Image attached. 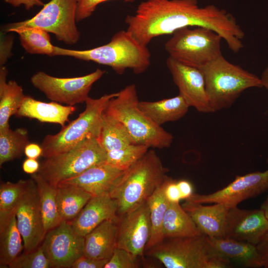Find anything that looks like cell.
Segmentation results:
<instances>
[{
    "mask_svg": "<svg viewBox=\"0 0 268 268\" xmlns=\"http://www.w3.org/2000/svg\"><path fill=\"white\" fill-rule=\"evenodd\" d=\"M212 112L230 107L245 90L263 87L260 77L222 55L199 68Z\"/></svg>",
    "mask_w": 268,
    "mask_h": 268,
    "instance_id": "6",
    "label": "cell"
},
{
    "mask_svg": "<svg viewBox=\"0 0 268 268\" xmlns=\"http://www.w3.org/2000/svg\"><path fill=\"white\" fill-rule=\"evenodd\" d=\"M165 44L169 57L188 66L200 68L222 55L221 36L203 27L175 31Z\"/></svg>",
    "mask_w": 268,
    "mask_h": 268,
    "instance_id": "9",
    "label": "cell"
},
{
    "mask_svg": "<svg viewBox=\"0 0 268 268\" xmlns=\"http://www.w3.org/2000/svg\"><path fill=\"white\" fill-rule=\"evenodd\" d=\"M117 95L118 92L98 98L88 97L84 110L76 119L62 127L58 133L44 137L41 145L42 156L48 158L67 151L87 138L99 139L105 108L110 100Z\"/></svg>",
    "mask_w": 268,
    "mask_h": 268,
    "instance_id": "7",
    "label": "cell"
},
{
    "mask_svg": "<svg viewBox=\"0 0 268 268\" xmlns=\"http://www.w3.org/2000/svg\"><path fill=\"white\" fill-rule=\"evenodd\" d=\"M163 184L146 201L150 211L151 235L145 251L158 244L164 239L163 224L169 202L164 196Z\"/></svg>",
    "mask_w": 268,
    "mask_h": 268,
    "instance_id": "32",
    "label": "cell"
},
{
    "mask_svg": "<svg viewBox=\"0 0 268 268\" xmlns=\"http://www.w3.org/2000/svg\"><path fill=\"white\" fill-rule=\"evenodd\" d=\"M30 143L28 131L24 128L12 130L10 127L0 130V166L20 158Z\"/></svg>",
    "mask_w": 268,
    "mask_h": 268,
    "instance_id": "31",
    "label": "cell"
},
{
    "mask_svg": "<svg viewBox=\"0 0 268 268\" xmlns=\"http://www.w3.org/2000/svg\"><path fill=\"white\" fill-rule=\"evenodd\" d=\"M40 167V164L36 159L27 158L25 159L22 164L23 171L29 174H35L39 171Z\"/></svg>",
    "mask_w": 268,
    "mask_h": 268,
    "instance_id": "45",
    "label": "cell"
},
{
    "mask_svg": "<svg viewBox=\"0 0 268 268\" xmlns=\"http://www.w3.org/2000/svg\"><path fill=\"white\" fill-rule=\"evenodd\" d=\"M168 171L153 150H148L139 160L124 171L109 193L117 201L118 216L146 202L162 185Z\"/></svg>",
    "mask_w": 268,
    "mask_h": 268,
    "instance_id": "2",
    "label": "cell"
},
{
    "mask_svg": "<svg viewBox=\"0 0 268 268\" xmlns=\"http://www.w3.org/2000/svg\"><path fill=\"white\" fill-rule=\"evenodd\" d=\"M105 71L97 68L82 76L61 78L51 76L42 71L33 75L30 81L50 100L69 106L85 102L92 85Z\"/></svg>",
    "mask_w": 268,
    "mask_h": 268,
    "instance_id": "11",
    "label": "cell"
},
{
    "mask_svg": "<svg viewBox=\"0 0 268 268\" xmlns=\"http://www.w3.org/2000/svg\"><path fill=\"white\" fill-rule=\"evenodd\" d=\"M123 171L105 161L95 165L78 176L65 180L59 184L78 187L93 197L102 196L109 194Z\"/></svg>",
    "mask_w": 268,
    "mask_h": 268,
    "instance_id": "20",
    "label": "cell"
},
{
    "mask_svg": "<svg viewBox=\"0 0 268 268\" xmlns=\"http://www.w3.org/2000/svg\"><path fill=\"white\" fill-rule=\"evenodd\" d=\"M260 79L263 87L268 90V64L262 72Z\"/></svg>",
    "mask_w": 268,
    "mask_h": 268,
    "instance_id": "47",
    "label": "cell"
},
{
    "mask_svg": "<svg viewBox=\"0 0 268 268\" xmlns=\"http://www.w3.org/2000/svg\"><path fill=\"white\" fill-rule=\"evenodd\" d=\"M118 217L116 247L126 250L135 258L143 257L151 235L147 201Z\"/></svg>",
    "mask_w": 268,
    "mask_h": 268,
    "instance_id": "14",
    "label": "cell"
},
{
    "mask_svg": "<svg viewBox=\"0 0 268 268\" xmlns=\"http://www.w3.org/2000/svg\"><path fill=\"white\" fill-rule=\"evenodd\" d=\"M23 249V241L17 227L15 212L0 224V268H8Z\"/></svg>",
    "mask_w": 268,
    "mask_h": 268,
    "instance_id": "28",
    "label": "cell"
},
{
    "mask_svg": "<svg viewBox=\"0 0 268 268\" xmlns=\"http://www.w3.org/2000/svg\"><path fill=\"white\" fill-rule=\"evenodd\" d=\"M125 23L127 30L145 46L156 37L197 26L218 33L234 53L243 47L245 33L234 17L214 5L200 7L197 0H146L139 4L134 15L126 17Z\"/></svg>",
    "mask_w": 268,
    "mask_h": 268,
    "instance_id": "1",
    "label": "cell"
},
{
    "mask_svg": "<svg viewBox=\"0 0 268 268\" xmlns=\"http://www.w3.org/2000/svg\"><path fill=\"white\" fill-rule=\"evenodd\" d=\"M8 70L0 68V130L10 127L9 120L15 115L25 97L23 90L14 80L6 81Z\"/></svg>",
    "mask_w": 268,
    "mask_h": 268,
    "instance_id": "25",
    "label": "cell"
},
{
    "mask_svg": "<svg viewBox=\"0 0 268 268\" xmlns=\"http://www.w3.org/2000/svg\"><path fill=\"white\" fill-rule=\"evenodd\" d=\"M201 232L209 237L223 238L230 207L220 203L211 205L185 201L182 205Z\"/></svg>",
    "mask_w": 268,
    "mask_h": 268,
    "instance_id": "19",
    "label": "cell"
},
{
    "mask_svg": "<svg viewBox=\"0 0 268 268\" xmlns=\"http://www.w3.org/2000/svg\"><path fill=\"white\" fill-rule=\"evenodd\" d=\"M263 267L268 268V232L256 245Z\"/></svg>",
    "mask_w": 268,
    "mask_h": 268,
    "instance_id": "42",
    "label": "cell"
},
{
    "mask_svg": "<svg viewBox=\"0 0 268 268\" xmlns=\"http://www.w3.org/2000/svg\"><path fill=\"white\" fill-rule=\"evenodd\" d=\"M41 146L35 143H29L25 147L24 154L27 158L37 159L42 154Z\"/></svg>",
    "mask_w": 268,
    "mask_h": 268,
    "instance_id": "46",
    "label": "cell"
},
{
    "mask_svg": "<svg viewBox=\"0 0 268 268\" xmlns=\"http://www.w3.org/2000/svg\"><path fill=\"white\" fill-rule=\"evenodd\" d=\"M13 38L12 35H8L5 37H1L0 39V66L6 62L7 59L11 56V48L13 44Z\"/></svg>",
    "mask_w": 268,
    "mask_h": 268,
    "instance_id": "41",
    "label": "cell"
},
{
    "mask_svg": "<svg viewBox=\"0 0 268 268\" xmlns=\"http://www.w3.org/2000/svg\"><path fill=\"white\" fill-rule=\"evenodd\" d=\"M118 219L104 221L84 236V256L99 260L110 258L116 248Z\"/></svg>",
    "mask_w": 268,
    "mask_h": 268,
    "instance_id": "22",
    "label": "cell"
},
{
    "mask_svg": "<svg viewBox=\"0 0 268 268\" xmlns=\"http://www.w3.org/2000/svg\"><path fill=\"white\" fill-rule=\"evenodd\" d=\"M31 178L36 184L40 210L47 233L63 220L58 208L57 187L50 184L37 173L31 175Z\"/></svg>",
    "mask_w": 268,
    "mask_h": 268,
    "instance_id": "27",
    "label": "cell"
},
{
    "mask_svg": "<svg viewBox=\"0 0 268 268\" xmlns=\"http://www.w3.org/2000/svg\"><path fill=\"white\" fill-rule=\"evenodd\" d=\"M76 20L80 21L90 17L98 4L110 0H76ZM125 2H133L136 0H123Z\"/></svg>",
    "mask_w": 268,
    "mask_h": 268,
    "instance_id": "38",
    "label": "cell"
},
{
    "mask_svg": "<svg viewBox=\"0 0 268 268\" xmlns=\"http://www.w3.org/2000/svg\"><path fill=\"white\" fill-rule=\"evenodd\" d=\"M140 110L155 124L161 126L183 117L189 105L180 95L156 101H139Z\"/></svg>",
    "mask_w": 268,
    "mask_h": 268,
    "instance_id": "24",
    "label": "cell"
},
{
    "mask_svg": "<svg viewBox=\"0 0 268 268\" xmlns=\"http://www.w3.org/2000/svg\"><path fill=\"white\" fill-rule=\"evenodd\" d=\"M177 184L181 194L182 200L186 201L194 194L193 185L189 181L181 179L177 181Z\"/></svg>",
    "mask_w": 268,
    "mask_h": 268,
    "instance_id": "43",
    "label": "cell"
},
{
    "mask_svg": "<svg viewBox=\"0 0 268 268\" xmlns=\"http://www.w3.org/2000/svg\"><path fill=\"white\" fill-rule=\"evenodd\" d=\"M84 237L77 233L70 222L62 220L47 232L41 246L53 268H71L84 255Z\"/></svg>",
    "mask_w": 268,
    "mask_h": 268,
    "instance_id": "12",
    "label": "cell"
},
{
    "mask_svg": "<svg viewBox=\"0 0 268 268\" xmlns=\"http://www.w3.org/2000/svg\"><path fill=\"white\" fill-rule=\"evenodd\" d=\"M76 0H51L32 18L11 23L3 27L4 32L21 28H37L55 35L65 44L73 45L80 38L76 25Z\"/></svg>",
    "mask_w": 268,
    "mask_h": 268,
    "instance_id": "10",
    "label": "cell"
},
{
    "mask_svg": "<svg viewBox=\"0 0 268 268\" xmlns=\"http://www.w3.org/2000/svg\"><path fill=\"white\" fill-rule=\"evenodd\" d=\"M75 110L74 106H64L53 101L47 103L25 95L15 116L36 119L42 123L59 124L63 127Z\"/></svg>",
    "mask_w": 268,
    "mask_h": 268,
    "instance_id": "21",
    "label": "cell"
},
{
    "mask_svg": "<svg viewBox=\"0 0 268 268\" xmlns=\"http://www.w3.org/2000/svg\"><path fill=\"white\" fill-rule=\"evenodd\" d=\"M117 218V201L107 194L92 197L70 222L75 232L84 237L104 221Z\"/></svg>",
    "mask_w": 268,
    "mask_h": 268,
    "instance_id": "18",
    "label": "cell"
},
{
    "mask_svg": "<svg viewBox=\"0 0 268 268\" xmlns=\"http://www.w3.org/2000/svg\"><path fill=\"white\" fill-rule=\"evenodd\" d=\"M28 180L17 182H1L0 185V224L5 221L13 213L24 194Z\"/></svg>",
    "mask_w": 268,
    "mask_h": 268,
    "instance_id": "34",
    "label": "cell"
},
{
    "mask_svg": "<svg viewBox=\"0 0 268 268\" xmlns=\"http://www.w3.org/2000/svg\"><path fill=\"white\" fill-rule=\"evenodd\" d=\"M138 258L123 249L116 248L104 268H136Z\"/></svg>",
    "mask_w": 268,
    "mask_h": 268,
    "instance_id": "37",
    "label": "cell"
},
{
    "mask_svg": "<svg viewBox=\"0 0 268 268\" xmlns=\"http://www.w3.org/2000/svg\"><path fill=\"white\" fill-rule=\"evenodd\" d=\"M261 209L264 211L265 216L268 220V196L263 203Z\"/></svg>",
    "mask_w": 268,
    "mask_h": 268,
    "instance_id": "48",
    "label": "cell"
},
{
    "mask_svg": "<svg viewBox=\"0 0 268 268\" xmlns=\"http://www.w3.org/2000/svg\"><path fill=\"white\" fill-rule=\"evenodd\" d=\"M54 56H68L109 66L119 74L127 69L136 74L142 73L151 63L147 46L140 44L127 30L115 33L107 44L93 49L76 50L55 46Z\"/></svg>",
    "mask_w": 268,
    "mask_h": 268,
    "instance_id": "3",
    "label": "cell"
},
{
    "mask_svg": "<svg viewBox=\"0 0 268 268\" xmlns=\"http://www.w3.org/2000/svg\"><path fill=\"white\" fill-rule=\"evenodd\" d=\"M135 85L126 86L109 101L104 113L120 121L134 142L159 149L170 146L173 136L152 121L139 108Z\"/></svg>",
    "mask_w": 268,
    "mask_h": 268,
    "instance_id": "4",
    "label": "cell"
},
{
    "mask_svg": "<svg viewBox=\"0 0 268 268\" xmlns=\"http://www.w3.org/2000/svg\"><path fill=\"white\" fill-rule=\"evenodd\" d=\"M106 157V151L99 139L91 137L67 151L45 158L37 173L57 187L61 182L105 162Z\"/></svg>",
    "mask_w": 268,
    "mask_h": 268,
    "instance_id": "8",
    "label": "cell"
},
{
    "mask_svg": "<svg viewBox=\"0 0 268 268\" xmlns=\"http://www.w3.org/2000/svg\"><path fill=\"white\" fill-rule=\"evenodd\" d=\"M149 147L133 143L122 148L106 152L105 162L125 171L139 160L148 150Z\"/></svg>",
    "mask_w": 268,
    "mask_h": 268,
    "instance_id": "35",
    "label": "cell"
},
{
    "mask_svg": "<svg viewBox=\"0 0 268 268\" xmlns=\"http://www.w3.org/2000/svg\"><path fill=\"white\" fill-rule=\"evenodd\" d=\"M5 2L13 6L18 7L23 5L27 10H29L35 6H43L42 0H4Z\"/></svg>",
    "mask_w": 268,
    "mask_h": 268,
    "instance_id": "44",
    "label": "cell"
},
{
    "mask_svg": "<svg viewBox=\"0 0 268 268\" xmlns=\"http://www.w3.org/2000/svg\"><path fill=\"white\" fill-rule=\"evenodd\" d=\"M268 190V169L237 176L223 189L209 194H193L186 200L193 202L220 203L229 207L255 197Z\"/></svg>",
    "mask_w": 268,
    "mask_h": 268,
    "instance_id": "13",
    "label": "cell"
},
{
    "mask_svg": "<svg viewBox=\"0 0 268 268\" xmlns=\"http://www.w3.org/2000/svg\"><path fill=\"white\" fill-rule=\"evenodd\" d=\"M206 239L217 253L229 261H234L246 267H263L256 245L225 237L206 236Z\"/></svg>",
    "mask_w": 268,
    "mask_h": 268,
    "instance_id": "23",
    "label": "cell"
},
{
    "mask_svg": "<svg viewBox=\"0 0 268 268\" xmlns=\"http://www.w3.org/2000/svg\"><path fill=\"white\" fill-rule=\"evenodd\" d=\"M163 193L169 203H179L182 200L177 181L167 176L163 182Z\"/></svg>",
    "mask_w": 268,
    "mask_h": 268,
    "instance_id": "39",
    "label": "cell"
},
{
    "mask_svg": "<svg viewBox=\"0 0 268 268\" xmlns=\"http://www.w3.org/2000/svg\"><path fill=\"white\" fill-rule=\"evenodd\" d=\"M9 268H49V261L40 245L35 250L24 252L17 257L9 265Z\"/></svg>",
    "mask_w": 268,
    "mask_h": 268,
    "instance_id": "36",
    "label": "cell"
},
{
    "mask_svg": "<svg viewBox=\"0 0 268 268\" xmlns=\"http://www.w3.org/2000/svg\"><path fill=\"white\" fill-rule=\"evenodd\" d=\"M167 268H226L230 261L217 253L203 234L164 238L145 251Z\"/></svg>",
    "mask_w": 268,
    "mask_h": 268,
    "instance_id": "5",
    "label": "cell"
},
{
    "mask_svg": "<svg viewBox=\"0 0 268 268\" xmlns=\"http://www.w3.org/2000/svg\"><path fill=\"white\" fill-rule=\"evenodd\" d=\"M18 228L22 236L24 252H29L39 247L46 234L40 210L36 184L32 179L16 209Z\"/></svg>",
    "mask_w": 268,
    "mask_h": 268,
    "instance_id": "15",
    "label": "cell"
},
{
    "mask_svg": "<svg viewBox=\"0 0 268 268\" xmlns=\"http://www.w3.org/2000/svg\"><path fill=\"white\" fill-rule=\"evenodd\" d=\"M57 197L62 220L70 222L76 217L93 196L78 187L59 184L57 186Z\"/></svg>",
    "mask_w": 268,
    "mask_h": 268,
    "instance_id": "29",
    "label": "cell"
},
{
    "mask_svg": "<svg viewBox=\"0 0 268 268\" xmlns=\"http://www.w3.org/2000/svg\"><path fill=\"white\" fill-rule=\"evenodd\" d=\"M99 140L106 152L134 143L124 125L105 113L103 115Z\"/></svg>",
    "mask_w": 268,
    "mask_h": 268,
    "instance_id": "30",
    "label": "cell"
},
{
    "mask_svg": "<svg viewBox=\"0 0 268 268\" xmlns=\"http://www.w3.org/2000/svg\"><path fill=\"white\" fill-rule=\"evenodd\" d=\"M166 65L178 88L179 95L189 106L201 113L212 112L201 69L185 65L171 57L167 58Z\"/></svg>",
    "mask_w": 268,
    "mask_h": 268,
    "instance_id": "16",
    "label": "cell"
},
{
    "mask_svg": "<svg viewBox=\"0 0 268 268\" xmlns=\"http://www.w3.org/2000/svg\"><path fill=\"white\" fill-rule=\"evenodd\" d=\"M268 232V220L262 209L229 208L224 237L257 245Z\"/></svg>",
    "mask_w": 268,
    "mask_h": 268,
    "instance_id": "17",
    "label": "cell"
},
{
    "mask_svg": "<svg viewBox=\"0 0 268 268\" xmlns=\"http://www.w3.org/2000/svg\"><path fill=\"white\" fill-rule=\"evenodd\" d=\"M163 238L193 237L202 234L179 203H169L162 228Z\"/></svg>",
    "mask_w": 268,
    "mask_h": 268,
    "instance_id": "26",
    "label": "cell"
},
{
    "mask_svg": "<svg viewBox=\"0 0 268 268\" xmlns=\"http://www.w3.org/2000/svg\"><path fill=\"white\" fill-rule=\"evenodd\" d=\"M108 260L96 259L83 255L74 262L71 268H104Z\"/></svg>",
    "mask_w": 268,
    "mask_h": 268,
    "instance_id": "40",
    "label": "cell"
},
{
    "mask_svg": "<svg viewBox=\"0 0 268 268\" xmlns=\"http://www.w3.org/2000/svg\"><path fill=\"white\" fill-rule=\"evenodd\" d=\"M13 32L18 34L21 45L26 52L54 56L55 46L48 32L37 28H21Z\"/></svg>",
    "mask_w": 268,
    "mask_h": 268,
    "instance_id": "33",
    "label": "cell"
}]
</instances>
